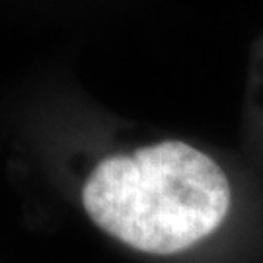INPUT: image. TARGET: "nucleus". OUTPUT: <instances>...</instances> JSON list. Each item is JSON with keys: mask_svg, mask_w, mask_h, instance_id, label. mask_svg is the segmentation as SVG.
<instances>
[{"mask_svg": "<svg viewBox=\"0 0 263 263\" xmlns=\"http://www.w3.org/2000/svg\"><path fill=\"white\" fill-rule=\"evenodd\" d=\"M82 207L102 232L131 250L172 255L224 222L232 191L222 168L183 141L105 156L82 185Z\"/></svg>", "mask_w": 263, "mask_h": 263, "instance_id": "1", "label": "nucleus"}]
</instances>
